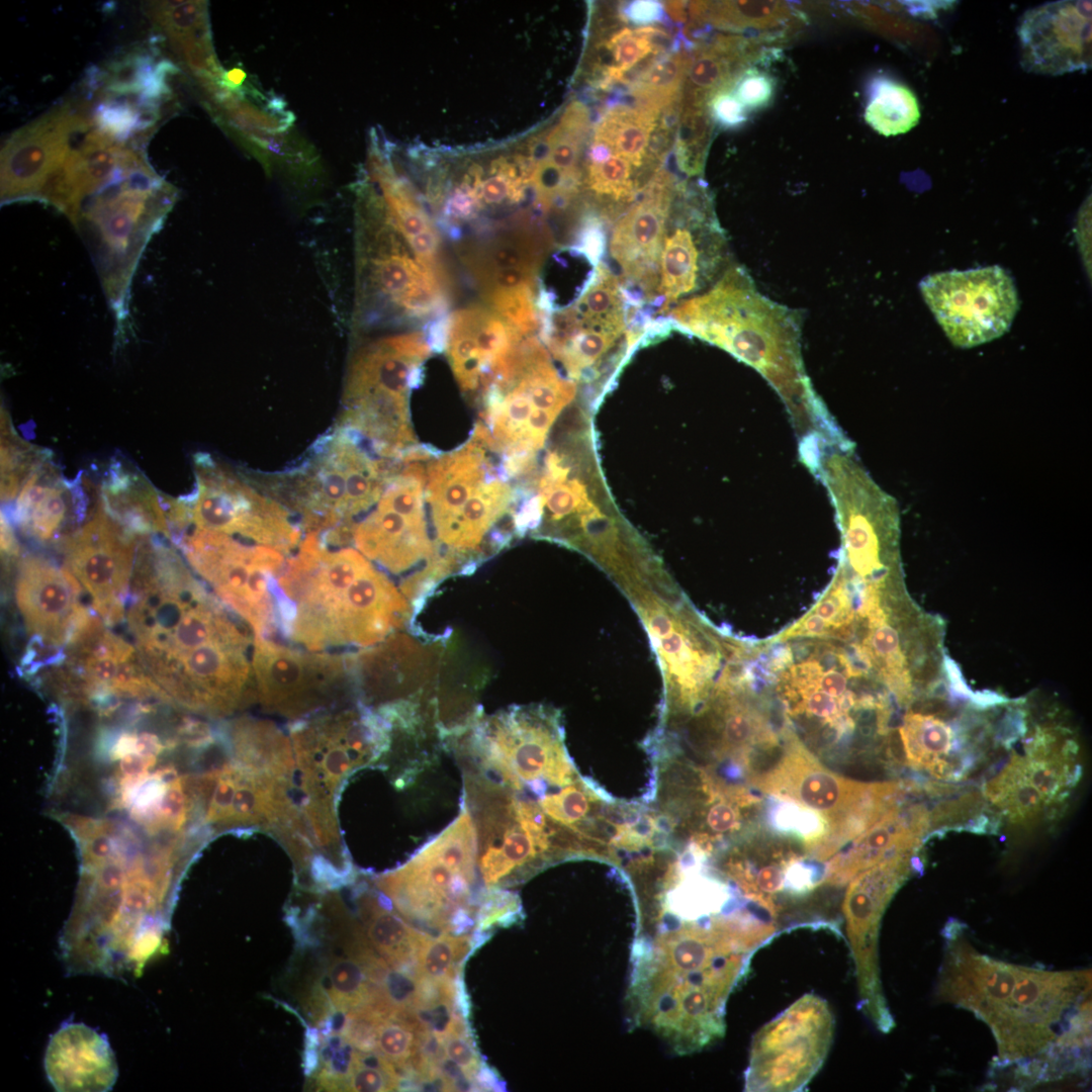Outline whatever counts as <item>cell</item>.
Instances as JSON below:
<instances>
[{
	"label": "cell",
	"instance_id": "cell-1",
	"mask_svg": "<svg viewBox=\"0 0 1092 1092\" xmlns=\"http://www.w3.org/2000/svg\"><path fill=\"white\" fill-rule=\"evenodd\" d=\"M637 893L626 997L631 1023L677 1055L700 1052L724 1035L727 1000L776 927L732 904L702 914Z\"/></svg>",
	"mask_w": 1092,
	"mask_h": 1092
},
{
	"label": "cell",
	"instance_id": "cell-2",
	"mask_svg": "<svg viewBox=\"0 0 1092 1092\" xmlns=\"http://www.w3.org/2000/svg\"><path fill=\"white\" fill-rule=\"evenodd\" d=\"M1090 993L1088 970L1054 972L997 961L949 928L936 998L988 1024L1002 1062L1086 1042Z\"/></svg>",
	"mask_w": 1092,
	"mask_h": 1092
},
{
	"label": "cell",
	"instance_id": "cell-3",
	"mask_svg": "<svg viewBox=\"0 0 1092 1092\" xmlns=\"http://www.w3.org/2000/svg\"><path fill=\"white\" fill-rule=\"evenodd\" d=\"M668 316L674 329L758 371L786 405L799 441L845 440L806 373L799 315L760 293L743 267L731 265L710 288L673 306Z\"/></svg>",
	"mask_w": 1092,
	"mask_h": 1092
},
{
	"label": "cell",
	"instance_id": "cell-4",
	"mask_svg": "<svg viewBox=\"0 0 1092 1092\" xmlns=\"http://www.w3.org/2000/svg\"><path fill=\"white\" fill-rule=\"evenodd\" d=\"M276 602L279 632L313 651L374 646L412 615L400 588L361 552L331 550L315 534L286 559Z\"/></svg>",
	"mask_w": 1092,
	"mask_h": 1092
},
{
	"label": "cell",
	"instance_id": "cell-5",
	"mask_svg": "<svg viewBox=\"0 0 1092 1092\" xmlns=\"http://www.w3.org/2000/svg\"><path fill=\"white\" fill-rule=\"evenodd\" d=\"M177 198L176 189L131 146L109 178L71 219L92 255L119 330L128 315L129 288L140 258Z\"/></svg>",
	"mask_w": 1092,
	"mask_h": 1092
},
{
	"label": "cell",
	"instance_id": "cell-6",
	"mask_svg": "<svg viewBox=\"0 0 1092 1092\" xmlns=\"http://www.w3.org/2000/svg\"><path fill=\"white\" fill-rule=\"evenodd\" d=\"M287 732L304 832L317 849H338L343 846L337 816L340 790L355 770L384 762L391 749L392 725L378 710L359 701L291 722Z\"/></svg>",
	"mask_w": 1092,
	"mask_h": 1092
},
{
	"label": "cell",
	"instance_id": "cell-7",
	"mask_svg": "<svg viewBox=\"0 0 1092 1092\" xmlns=\"http://www.w3.org/2000/svg\"><path fill=\"white\" fill-rule=\"evenodd\" d=\"M486 430L477 424L471 439L457 450L429 459L425 499L430 509L441 558L458 565L481 552L486 537L509 512L513 491Z\"/></svg>",
	"mask_w": 1092,
	"mask_h": 1092
},
{
	"label": "cell",
	"instance_id": "cell-8",
	"mask_svg": "<svg viewBox=\"0 0 1092 1092\" xmlns=\"http://www.w3.org/2000/svg\"><path fill=\"white\" fill-rule=\"evenodd\" d=\"M477 868L473 820L461 804L458 816L444 830L374 883L405 919L463 932L476 922L485 893L476 885Z\"/></svg>",
	"mask_w": 1092,
	"mask_h": 1092
},
{
	"label": "cell",
	"instance_id": "cell-9",
	"mask_svg": "<svg viewBox=\"0 0 1092 1092\" xmlns=\"http://www.w3.org/2000/svg\"><path fill=\"white\" fill-rule=\"evenodd\" d=\"M255 703L290 722L347 707L357 694L350 656L254 635Z\"/></svg>",
	"mask_w": 1092,
	"mask_h": 1092
},
{
	"label": "cell",
	"instance_id": "cell-10",
	"mask_svg": "<svg viewBox=\"0 0 1092 1092\" xmlns=\"http://www.w3.org/2000/svg\"><path fill=\"white\" fill-rule=\"evenodd\" d=\"M177 546L222 604L254 635L269 638L276 633L277 577L286 562V554L198 528L186 532Z\"/></svg>",
	"mask_w": 1092,
	"mask_h": 1092
},
{
	"label": "cell",
	"instance_id": "cell-11",
	"mask_svg": "<svg viewBox=\"0 0 1092 1092\" xmlns=\"http://www.w3.org/2000/svg\"><path fill=\"white\" fill-rule=\"evenodd\" d=\"M764 792L820 813L833 841L852 840L901 802L896 782L861 783L824 767L802 745H792L778 763L754 779Z\"/></svg>",
	"mask_w": 1092,
	"mask_h": 1092
},
{
	"label": "cell",
	"instance_id": "cell-12",
	"mask_svg": "<svg viewBox=\"0 0 1092 1092\" xmlns=\"http://www.w3.org/2000/svg\"><path fill=\"white\" fill-rule=\"evenodd\" d=\"M403 462L385 482L377 503L352 529L359 552L391 574L424 566L417 576L436 583L446 571L431 540L425 510L426 470Z\"/></svg>",
	"mask_w": 1092,
	"mask_h": 1092
},
{
	"label": "cell",
	"instance_id": "cell-13",
	"mask_svg": "<svg viewBox=\"0 0 1092 1092\" xmlns=\"http://www.w3.org/2000/svg\"><path fill=\"white\" fill-rule=\"evenodd\" d=\"M295 775L229 754L194 777L201 819L216 828L269 830L286 846L299 829Z\"/></svg>",
	"mask_w": 1092,
	"mask_h": 1092
},
{
	"label": "cell",
	"instance_id": "cell-14",
	"mask_svg": "<svg viewBox=\"0 0 1092 1092\" xmlns=\"http://www.w3.org/2000/svg\"><path fill=\"white\" fill-rule=\"evenodd\" d=\"M431 353L421 332L387 337L365 347L349 367L343 412L371 431L410 427L408 393L422 383L423 362Z\"/></svg>",
	"mask_w": 1092,
	"mask_h": 1092
},
{
	"label": "cell",
	"instance_id": "cell-15",
	"mask_svg": "<svg viewBox=\"0 0 1092 1092\" xmlns=\"http://www.w3.org/2000/svg\"><path fill=\"white\" fill-rule=\"evenodd\" d=\"M833 1032L834 1017L827 1001L805 994L755 1033L745 1090H802L823 1065Z\"/></svg>",
	"mask_w": 1092,
	"mask_h": 1092
},
{
	"label": "cell",
	"instance_id": "cell-16",
	"mask_svg": "<svg viewBox=\"0 0 1092 1092\" xmlns=\"http://www.w3.org/2000/svg\"><path fill=\"white\" fill-rule=\"evenodd\" d=\"M195 490L181 497L196 528L240 536L256 545L284 554L296 549L303 538L290 511L248 481L217 464L208 454L194 458Z\"/></svg>",
	"mask_w": 1092,
	"mask_h": 1092
},
{
	"label": "cell",
	"instance_id": "cell-17",
	"mask_svg": "<svg viewBox=\"0 0 1092 1092\" xmlns=\"http://www.w3.org/2000/svg\"><path fill=\"white\" fill-rule=\"evenodd\" d=\"M666 219L659 264V312L713 285L731 266L727 239L704 186L678 183Z\"/></svg>",
	"mask_w": 1092,
	"mask_h": 1092
},
{
	"label": "cell",
	"instance_id": "cell-18",
	"mask_svg": "<svg viewBox=\"0 0 1092 1092\" xmlns=\"http://www.w3.org/2000/svg\"><path fill=\"white\" fill-rule=\"evenodd\" d=\"M919 288L946 337L960 348L1004 335L1019 307L1013 279L998 265L930 274Z\"/></svg>",
	"mask_w": 1092,
	"mask_h": 1092
},
{
	"label": "cell",
	"instance_id": "cell-19",
	"mask_svg": "<svg viewBox=\"0 0 1092 1092\" xmlns=\"http://www.w3.org/2000/svg\"><path fill=\"white\" fill-rule=\"evenodd\" d=\"M915 851L893 854L860 872L849 881L843 899L845 929L859 988V1006L877 1026L892 1018L880 979L879 929L889 902L915 868Z\"/></svg>",
	"mask_w": 1092,
	"mask_h": 1092
},
{
	"label": "cell",
	"instance_id": "cell-20",
	"mask_svg": "<svg viewBox=\"0 0 1092 1092\" xmlns=\"http://www.w3.org/2000/svg\"><path fill=\"white\" fill-rule=\"evenodd\" d=\"M676 185L670 174L658 170L614 226L609 251L620 268L627 305H659L660 254Z\"/></svg>",
	"mask_w": 1092,
	"mask_h": 1092
},
{
	"label": "cell",
	"instance_id": "cell-21",
	"mask_svg": "<svg viewBox=\"0 0 1092 1092\" xmlns=\"http://www.w3.org/2000/svg\"><path fill=\"white\" fill-rule=\"evenodd\" d=\"M390 221L368 231L361 253L362 292L404 316L423 318L446 312L448 299L442 271L412 258Z\"/></svg>",
	"mask_w": 1092,
	"mask_h": 1092
},
{
	"label": "cell",
	"instance_id": "cell-22",
	"mask_svg": "<svg viewBox=\"0 0 1092 1092\" xmlns=\"http://www.w3.org/2000/svg\"><path fill=\"white\" fill-rule=\"evenodd\" d=\"M67 569L85 587L95 611L108 624L124 617L133 571L134 536L100 505L64 543Z\"/></svg>",
	"mask_w": 1092,
	"mask_h": 1092
},
{
	"label": "cell",
	"instance_id": "cell-23",
	"mask_svg": "<svg viewBox=\"0 0 1092 1092\" xmlns=\"http://www.w3.org/2000/svg\"><path fill=\"white\" fill-rule=\"evenodd\" d=\"M86 109L65 103L20 127L1 151V200H36L49 175L71 149Z\"/></svg>",
	"mask_w": 1092,
	"mask_h": 1092
},
{
	"label": "cell",
	"instance_id": "cell-24",
	"mask_svg": "<svg viewBox=\"0 0 1092 1092\" xmlns=\"http://www.w3.org/2000/svg\"><path fill=\"white\" fill-rule=\"evenodd\" d=\"M1021 66L1058 76L1092 64L1091 1H1055L1027 10L1017 28Z\"/></svg>",
	"mask_w": 1092,
	"mask_h": 1092
},
{
	"label": "cell",
	"instance_id": "cell-25",
	"mask_svg": "<svg viewBox=\"0 0 1092 1092\" xmlns=\"http://www.w3.org/2000/svg\"><path fill=\"white\" fill-rule=\"evenodd\" d=\"M80 585L66 568L28 555L21 559L15 584L17 606L27 630L53 647L67 644L81 614Z\"/></svg>",
	"mask_w": 1092,
	"mask_h": 1092
},
{
	"label": "cell",
	"instance_id": "cell-26",
	"mask_svg": "<svg viewBox=\"0 0 1092 1092\" xmlns=\"http://www.w3.org/2000/svg\"><path fill=\"white\" fill-rule=\"evenodd\" d=\"M43 1067L49 1082L59 1092L110 1091L118 1077L106 1034L72 1020L63 1022L50 1037Z\"/></svg>",
	"mask_w": 1092,
	"mask_h": 1092
},
{
	"label": "cell",
	"instance_id": "cell-27",
	"mask_svg": "<svg viewBox=\"0 0 1092 1092\" xmlns=\"http://www.w3.org/2000/svg\"><path fill=\"white\" fill-rule=\"evenodd\" d=\"M88 497L85 484L76 478L65 479L51 458L40 463L22 485L13 505L14 522L38 542H52L61 537L65 526L73 519L85 517Z\"/></svg>",
	"mask_w": 1092,
	"mask_h": 1092
},
{
	"label": "cell",
	"instance_id": "cell-28",
	"mask_svg": "<svg viewBox=\"0 0 1092 1092\" xmlns=\"http://www.w3.org/2000/svg\"><path fill=\"white\" fill-rule=\"evenodd\" d=\"M928 834V809L922 804L902 807L899 803L829 861L823 882L845 884L886 857L917 850Z\"/></svg>",
	"mask_w": 1092,
	"mask_h": 1092
},
{
	"label": "cell",
	"instance_id": "cell-29",
	"mask_svg": "<svg viewBox=\"0 0 1092 1092\" xmlns=\"http://www.w3.org/2000/svg\"><path fill=\"white\" fill-rule=\"evenodd\" d=\"M899 735L908 764L938 781H960L975 766L976 747L941 712L910 711Z\"/></svg>",
	"mask_w": 1092,
	"mask_h": 1092
},
{
	"label": "cell",
	"instance_id": "cell-30",
	"mask_svg": "<svg viewBox=\"0 0 1092 1092\" xmlns=\"http://www.w3.org/2000/svg\"><path fill=\"white\" fill-rule=\"evenodd\" d=\"M100 500L105 513L131 535L158 531L169 538L172 498L118 459L111 461L102 481Z\"/></svg>",
	"mask_w": 1092,
	"mask_h": 1092
},
{
	"label": "cell",
	"instance_id": "cell-31",
	"mask_svg": "<svg viewBox=\"0 0 1092 1092\" xmlns=\"http://www.w3.org/2000/svg\"><path fill=\"white\" fill-rule=\"evenodd\" d=\"M356 904L375 950L392 968L417 975V950L422 933L391 910V902L382 893L360 889Z\"/></svg>",
	"mask_w": 1092,
	"mask_h": 1092
},
{
	"label": "cell",
	"instance_id": "cell-32",
	"mask_svg": "<svg viewBox=\"0 0 1092 1092\" xmlns=\"http://www.w3.org/2000/svg\"><path fill=\"white\" fill-rule=\"evenodd\" d=\"M690 12L696 23L710 22L712 25L734 31L754 30L763 35L782 37L786 33L775 31L779 28H791L798 13L782 1H718L691 2Z\"/></svg>",
	"mask_w": 1092,
	"mask_h": 1092
},
{
	"label": "cell",
	"instance_id": "cell-33",
	"mask_svg": "<svg viewBox=\"0 0 1092 1092\" xmlns=\"http://www.w3.org/2000/svg\"><path fill=\"white\" fill-rule=\"evenodd\" d=\"M659 113L623 103L612 104L596 125L593 144L606 146L612 155L642 166Z\"/></svg>",
	"mask_w": 1092,
	"mask_h": 1092
},
{
	"label": "cell",
	"instance_id": "cell-34",
	"mask_svg": "<svg viewBox=\"0 0 1092 1092\" xmlns=\"http://www.w3.org/2000/svg\"><path fill=\"white\" fill-rule=\"evenodd\" d=\"M864 119L882 135L905 133L920 119L918 100L906 85L891 78H876L869 88Z\"/></svg>",
	"mask_w": 1092,
	"mask_h": 1092
},
{
	"label": "cell",
	"instance_id": "cell-35",
	"mask_svg": "<svg viewBox=\"0 0 1092 1092\" xmlns=\"http://www.w3.org/2000/svg\"><path fill=\"white\" fill-rule=\"evenodd\" d=\"M713 129L707 104L681 101L674 142V158L680 172L688 176L703 173Z\"/></svg>",
	"mask_w": 1092,
	"mask_h": 1092
},
{
	"label": "cell",
	"instance_id": "cell-36",
	"mask_svg": "<svg viewBox=\"0 0 1092 1092\" xmlns=\"http://www.w3.org/2000/svg\"><path fill=\"white\" fill-rule=\"evenodd\" d=\"M1 427V499L7 503L18 495L28 476L51 457V453L30 446L13 435L8 420L3 416Z\"/></svg>",
	"mask_w": 1092,
	"mask_h": 1092
},
{
	"label": "cell",
	"instance_id": "cell-37",
	"mask_svg": "<svg viewBox=\"0 0 1092 1092\" xmlns=\"http://www.w3.org/2000/svg\"><path fill=\"white\" fill-rule=\"evenodd\" d=\"M469 949L465 936L443 934L420 937L417 950V975L436 982H453L461 959Z\"/></svg>",
	"mask_w": 1092,
	"mask_h": 1092
},
{
	"label": "cell",
	"instance_id": "cell-38",
	"mask_svg": "<svg viewBox=\"0 0 1092 1092\" xmlns=\"http://www.w3.org/2000/svg\"><path fill=\"white\" fill-rule=\"evenodd\" d=\"M585 182L596 196L616 204L634 202L642 190L632 177L631 164L615 155L601 162H589Z\"/></svg>",
	"mask_w": 1092,
	"mask_h": 1092
},
{
	"label": "cell",
	"instance_id": "cell-39",
	"mask_svg": "<svg viewBox=\"0 0 1092 1092\" xmlns=\"http://www.w3.org/2000/svg\"><path fill=\"white\" fill-rule=\"evenodd\" d=\"M327 975L329 986L326 992L335 1008L348 1012L367 1003L370 983L360 958L349 954L348 958L334 959Z\"/></svg>",
	"mask_w": 1092,
	"mask_h": 1092
},
{
	"label": "cell",
	"instance_id": "cell-40",
	"mask_svg": "<svg viewBox=\"0 0 1092 1092\" xmlns=\"http://www.w3.org/2000/svg\"><path fill=\"white\" fill-rule=\"evenodd\" d=\"M148 12L171 43L209 28L207 5L203 1L151 2Z\"/></svg>",
	"mask_w": 1092,
	"mask_h": 1092
},
{
	"label": "cell",
	"instance_id": "cell-41",
	"mask_svg": "<svg viewBox=\"0 0 1092 1092\" xmlns=\"http://www.w3.org/2000/svg\"><path fill=\"white\" fill-rule=\"evenodd\" d=\"M983 796L968 792L956 798L938 803L929 811V834L935 830L953 828L984 829L988 827V818L983 814Z\"/></svg>",
	"mask_w": 1092,
	"mask_h": 1092
},
{
	"label": "cell",
	"instance_id": "cell-42",
	"mask_svg": "<svg viewBox=\"0 0 1092 1092\" xmlns=\"http://www.w3.org/2000/svg\"><path fill=\"white\" fill-rule=\"evenodd\" d=\"M419 1031L415 1023L400 1016L380 1019L376 1028V1051L393 1065L406 1066L416 1056Z\"/></svg>",
	"mask_w": 1092,
	"mask_h": 1092
},
{
	"label": "cell",
	"instance_id": "cell-43",
	"mask_svg": "<svg viewBox=\"0 0 1092 1092\" xmlns=\"http://www.w3.org/2000/svg\"><path fill=\"white\" fill-rule=\"evenodd\" d=\"M771 823L780 831L794 833L811 842L826 835L828 827L820 813L791 802L781 803L774 809Z\"/></svg>",
	"mask_w": 1092,
	"mask_h": 1092
},
{
	"label": "cell",
	"instance_id": "cell-44",
	"mask_svg": "<svg viewBox=\"0 0 1092 1092\" xmlns=\"http://www.w3.org/2000/svg\"><path fill=\"white\" fill-rule=\"evenodd\" d=\"M777 87V78L768 71L750 66L738 75L731 91L749 112L767 108L775 99Z\"/></svg>",
	"mask_w": 1092,
	"mask_h": 1092
},
{
	"label": "cell",
	"instance_id": "cell-45",
	"mask_svg": "<svg viewBox=\"0 0 1092 1092\" xmlns=\"http://www.w3.org/2000/svg\"><path fill=\"white\" fill-rule=\"evenodd\" d=\"M523 917L517 894L487 888L476 913V925L478 930L484 931L493 925H511Z\"/></svg>",
	"mask_w": 1092,
	"mask_h": 1092
},
{
	"label": "cell",
	"instance_id": "cell-46",
	"mask_svg": "<svg viewBox=\"0 0 1092 1092\" xmlns=\"http://www.w3.org/2000/svg\"><path fill=\"white\" fill-rule=\"evenodd\" d=\"M540 486V496L543 505H546L550 511L552 520L564 518L573 512L576 507L586 502L585 492L576 480L570 481L569 484H563L562 481H548L542 478Z\"/></svg>",
	"mask_w": 1092,
	"mask_h": 1092
},
{
	"label": "cell",
	"instance_id": "cell-47",
	"mask_svg": "<svg viewBox=\"0 0 1092 1092\" xmlns=\"http://www.w3.org/2000/svg\"><path fill=\"white\" fill-rule=\"evenodd\" d=\"M446 1058L453 1062L467 1076L476 1077L480 1070V1059L466 1028L455 1030L442 1040Z\"/></svg>",
	"mask_w": 1092,
	"mask_h": 1092
},
{
	"label": "cell",
	"instance_id": "cell-48",
	"mask_svg": "<svg viewBox=\"0 0 1092 1092\" xmlns=\"http://www.w3.org/2000/svg\"><path fill=\"white\" fill-rule=\"evenodd\" d=\"M707 109L713 123L724 129L738 128L748 119V112L733 95L731 88L714 93L707 102Z\"/></svg>",
	"mask_w": 1092,
	"mask_h": 1092
},
{
	"label": "cell",
	"instance_id": "cell-49",
	"mask_svg": "<svg viewBox=\"0 0 1092 1092\" xmlns=\"http://www.w3.org/2000/svg\"><path fill=\"white\" fill-rule=\"evenodd\" d=\"M399 1082L400 1079L398 1076L388 1074L382 1070L365 1067L354 1062L353 1070L348 1080L347 1091H392L399 1087Z\"/></svg>",
	"mask_w": 1092,
	"mask_h": 1092
},
{
	"label": "cell",
	"instance_id": "cell-50",
	"mask_svg": "<svg viewBox=\"0 0 1092 1092\" xmlns=\"http://www.w3.org/2000/svg\"><path fill=\"white\" fill-rule=\"evenodd\" d=\"M664 4L655 0H634L624 2L619 7L622 20L635 25L649 26L666 20Z\"/></svg>",
	"mask_w": 1092,
	"mask_h": 1092
},
{
	"label": "cell",
	"instance_id": "cell-51",
	"mask_svg": "<svg viewBox=\"0 0 1092 1092\" xmlns=\"http://www.w3.org/2000/svg\"><path fill=\"white\" fill-rule=\"evenodd\" d=\"M450 316L447 312L429 321L424 335L432 351L442 353L446 350L450 331Z\"/></svg>",
	"mask_w": 1092,
	"mask_h": 1092
},
{
	"label": "cell",
	"instance_id": "cell-52",
	"mask_svg": "<svg viewBox=\"0 0 1092 1092\" xmlns=\"http://www.w3.org/2000/svg\"><path fill=\"white\" fill-rule=\"evenodd\" d=\"M1 549L5 554L17 555L18 546L11 525L3 512L1 513Z\"/></svg>",
	"mask_w": 1092,
	"mask_h": 1092
}]
</instances>
